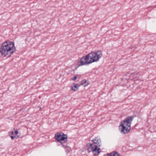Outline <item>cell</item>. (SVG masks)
<instances>
[{"label": "cell", "instance_id": "obj_5", "mask_svg": "<svg viewBox=\"0 0 156 156\" xmlns=\"http://www.w3.org/2000/svg\"><path fill=\"white\" fill-rule=\"evenodd\" d=\"M55 138L57 142L64 143L68 140L67 136L62 132H58L55 135Z\"/></svg>", "mask_w": 156, "mask_h": 156}, {"label": "cell", "instance_id": "obj_6", "mask_svg": "<svg viewBox=\"0 0 156 156\" xmlns=\"http://www.w3.org/2000/svg\"><path fill=\"white\" fill-rule=\"evenodd\" d=\"M8 135L12 140H14L20 136V134L17 129H14L9 132Z\"/></svg>", "mask_w": 156, "mask_h": 156}, {"label": "cell", "instance_id": "obj_3", "mask_svg": "<svg viewBox=\"0 0 156 156\" xmlns=\"http://www.w3.org/2000/svg\"><path fill=\"white\" fill-rule=\"evenodd\" d=\"M133 118V116H129L121 122L118 127L119 131L122 134H126L130 132L131 125Z\"/></svg>", "mask_w": 156, "mask_h": 156}, {"label": "cell", "instance_id": "obj_8", "mask_svg": "<svg viewBox=\"0 0 156 156\" xmlns=\"http://www.w3.org/2000/svg\"><path fill=\"white\" fill-rule=\"evenodd\" d=\"M80 84L81 86H83L84 87H87V86L90 84V82L88 81L85 79L83 80L81 82H80Z\"/></svg>", "mask_w": 156, "mask_h": 156}, {"label": "cell", "instance_id": "obj_2", "mask_svg": "<svg viewBox=\"0 0 156 156\" xmlns=\"http://www.w3.org/2000/svg\"><path fill=\"white\" fill-rule=\"evenodd\" d=\"M16 50L14 43L10 40L4 42L0 47V53L5 57L11 56Z\"/></svg>", "mask_w": 156, "mask_h": 156}, {"label": "cell", "instance_id": "obj_1", "mask_svg": "<svg viewBox=\"0 0 156 156\" xmlns=\"http://www.w3.org/2000/svg\"><path fill=\"white\" fill-rule=\"evenodd\" d=\"M102 56V52L101 50L92 51L81 58L78 62V66H83L89 65L100 60Z\"/></svg>", "mask_w": 156, "mask_h": 156}, {"label": "cell", "instance_id": "obj_10", "mask_svg": "<svg viewBox=\"0 0 156 156\" xmlns=\"http://www.w3.org/2000/svg\"><path fill=\"white\" fill-rule=\"evenodd\" d=\"M78 76H77H77H75V77H73V78H71V80L73 81H76V80L78 78Z\"/></svg>", "mask_w": 156, "mask_h": 156}, {"label": "cell", "instance_id": "obj_7", "mask_svg": "<svg viewBox=\"0 0 156 156\" xmlns=\"http://www.w3.org/2000/svg\"><path fill=\"white\" fill-rule=\"evenodd\" d=\"M80 86L81 85L80 83H73V84L71 85V87H70V89H71V90L72 91L76 92L79 89V88H80Z\"/></svg>", "mask_w": 156, "mask_h": 156}, {"label": "cell", "instance_id": "obj_9", "mask_svg": "<svg viewBox=\"0 0 156 156\" xmlns=\"http://www.w3.org/2000/svg\"><path fill=\"white\" fill-rule=\"evenodd\" d=\"M107 156H121L116 152H113L110 154H108Z\"/></svg>", "mask_w": 156, "mask_h": 156}, {"label": "cell", "instance_id": "obj_4", "mask_svg": "<svg viewBox=\"0 0 156 156\" xmlns=\"http://www.w3.org/2000/svg\"><path fill=\"white\" fill-rule=\"evenodd\" d=\"M101 146V139L98 137L92 140L91 143L88 144L87 149L89 152L92 151L94 155H98L101 153V150L100 147Z\"/></svg>", "mask_w": 156, "mask_h": 156}]
</instances>
